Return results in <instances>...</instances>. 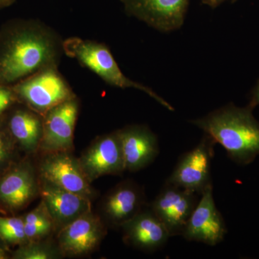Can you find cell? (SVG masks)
<instances>
[{"label": "cell", "instance_id": "obj_1", "mask_svg": "<svg viewBox=\"0 0 259 259\" xmlns=\"http://www.w3.org/2000/svg\"><path fill=\"white\" fill-rule=\"evenodd\" d=\"M64 40L36 19L15 18L0 27V86H13L40 70L58 66Z\"/></svg>", "mask_w": 259, "mask_h": 259}, {"label": "cell", "instance_id": "obj_2", "mask_svg": "<svg viewBox=\"0 0 259 259\" xmlns=\"http://www.w3.org/2000/svg\"><path fill=\"white\" fill-rule=\"evenodd\" d=\"M253 109L229 103L190 121L226 150L237 164L248 165L259 156V122Z\"/></svg>", "mask_w": 259, "mask_h": 259}, {"label": "cell", "instance_id": "obj_3", "mask_svg": "<svg viewBox=\"0 0 259 259\" xmlns=\"http://www.w3.org/2000/svg\"><path fill=\"white\" fill-rule=\"evenodd\" d=\"M64 55L77 61L81 66L93 71L107 84L144 92L161 106L169 111H175L171 104L152 89L125 76L106 44L79 37H69L64 40Z\"/></svg>", "mask_w": 259, "mask_h": 259}, {"label": "cell", "instance_id": "obj_4", "mask_svg": "<svg viewBox=\"0 0 259 259\" xmlns=\"http://www.w3.org/2000/svg\"><path fill=\"white\" fill-rule=\"evenodd\" d=\"M12 88L19 103L42 116L53 107L76 97L58 66L40 70Z\"/></svg>", "mask_w": 259, "mask_h": 259}, {"label": "cell", "instance_id": "obj_5", "mask_svg": "<svg viewBox=\"0 0 259 259\" xmlns=\"http://www.w3.org/2000/svg\"><path fill=\"white\" fill-rule=\"evenodd\" d=\"M216 143L204 134L198 144L182 154L166 183L199 194L212 187L211 165Z\"/></svg>", "mask_w": 259, "mask_h": 259}, {"label": "cell", "instance_id": "obj_6", "mask_svg": "<svg viewBox=\"0 0 259 259\" xmlns=\"http://www.w3.org/2000/svg\"><path fill=\"white\" fill-rule=\"evenodd\" d=\"M79 161L91 183L107 175H122L126 170L119 130L96 138Z\"/></svg>", "mask_w": 259, "mask_h": 259}, {"label": "cell", "instance_id": "obj_7", "mask_svg": "<svg viewBox=\"0 0 259 259\" xmlns=\"http://www.w3.org/2000/svg\"><path fill=\"white\" fill-rule=\"evenodd\" d=\"M126 14L161 32L180 30L185 23L190 0H120Z\"/></svg>", "mask_w": 259, "mask_h": 259}, {"label": "cell", "instance_id": "obj_8", "mask_svg": "<svg viewBox=\"0 0 259 259\" xmlns=\"http://www.w3.org/2000/svg\"><path fill=\"white\" fill-rule=\"evenodd\" d=\"M199 194L165 182L150 208L166 226L170 236H182Z\"/></svg>", "mask_w": 259, "mask_h": 259}, {"label": "cell", "instance_id": "obj_9", "mask_svg": "<svg viewBox=\"0 0 259 259\" xmlns=\"http://www.w3.org/2000/svg\"><path fill=\"white\" fill-rule=\"evenodd\" d=\"M78 97L53 107L44 116V131L38 149L47 153L71 151L79 112Z\"/></svg>", "mask_w": 259, "mask_h": 259}, {"label": "cell", "instance_id": "obj_10", "mask_svg": "<svg viewBox=\"0 0 259 259\" xmlns=\"http://www.w3.org/2000/svg\"><path fill=\"white\" fill-rule=\"evenodd\" d=\"M227 233L224 218L214 202L212 186L201 194L182 236L187 241L214 246L224 240Z\"/></svg>", "mask_w": 259, "mask_h": 259}, {"label": "cell", "instance_id": "obj_11", "mask_svg": "<svg viewBox=\"0 0 259 259\" xmlns=\"http://www.w3.org/2000/svg\"><path fill=\"white\" fill-rule=\"evenodd\" d=\"M38 172L39 176L90 200L96 194L79 159L71 154V151L46 153L39 165Z\"/></svg>", "mask_w": 259, "mask_h": 259}, {"label": "cell", "instance_id": "obj_12", "mask_svg": "<svg viewBox=\"0 0 259 259\" xmlns=\"http://www.w3.org/2000/svg\"><path fill=\"white\" fill-rule=\"evenodd\" d=\"M106 233L102 218L90 210L58 232V245L63 255H88L97 249Z\"/></svg>", "mask_w": 259, "mask_h": 259}, {"label": "cell", "instance_id": "obj_13", "mask_svg": "<svg viewBox=\"0 0 259 259\" xmlns=\"http://www.w3.org/2000/svg\"><path fill=\"white\" fill-rule=\"evenodd\" d=\"M39 194V176L31 163L8 166L0 175V204L15 212L26 207Z\"/></svg>", "mask_w": 259, "mask_h": 259}, {"label": "cell", "instance_id": "obj_14", "mask_svg": "<svg viewBox=\"0 0 259 259\" xmlns=\"http://www.w3.org/2000/svg\"><path fill=\"white\" fill-rule=\"evenodd\" d=\"M39 195L59 232L92 210V200L39 176Z\"/></svg>", "mask_w": 259, "mask_h": 259}, {"label": "cell", "instance_id": "obj_15", "mask_svg": "<svg viewBox=\"0 0 259 259\" xmlns=\"http://www.w3.org/2000/svg\"><path fill=\"white\" fill-rule=\"evenodd\" d=\"M146 206L142 187L133 181H124L110 190L102 201V218L108 226L121 228Z\"/></svg>", "mask_w": 259, "mask_h": 259}, {"label": "cell", "instance_id": "obj_16", "mask_svg": "<svg viewBox=\"0 0 259 259\" xmlns=\"http://www.w3.org/2000/svg\"><path fill=\"white\" fill-rule=\"evenodd\" d=\"M121 228L126 244L148 253L161 249L171 237L166 226L148 205Z\"/></svg>", "mask_w": 259, "mask_h": 259}, {"label": "cell", "instance_id": "obj_17", "mask_svg": "<svg viewBox=\"0 0 259 259\" xmlns=\"http://www.w3.org/2000/svg\"><path fill=\"white\" fill-rule=\"evenodd\" d=\"M126 171H139L159 154L157 136L147 125H130L119 130Z\"/></svg>", "mask_w": 259, "mask_h": 259}, {"label": "cell", "instance_id": "obj_18", "mask_svg": "<svg viewBox=\"0 0 259 259\" xmlns=\"http://www.w3.org/2000/svg\"><path fill=\"white\" fill-rule=\"evenodd\" d=\"M3 119L10 136L24 151L30 153L38 149L44 131L42 115L18 102Z\"/></svg>", "mask_w": 259, "mask_h": 259}, {"label": "cell", "instance_id": "obj_19", "mask_svg": "<svg viewBox=\"0 0 259 259\" xmlns=\"http://www.w3.org/2000/svg\"><path fill=\"white\" fill-rule=\"evenodd\" d=\"M63 256L59 245L45 241H30L15 250L13 258L17 259H54Z\"/></svg>", "mask_w": 259, "mask_h": 259}, {"label": "cell", "instance_id": "obj_20", "mask_svg": "<svg viewBox=\"0 0 259 259\" xmlns=\"http://www.w3.org/2000/svg\"><path fill=\"white\" fill-rule=\"evenodd\" d=\"M0 238L7 245H22L28 243L23 218L0 216Z\"/></svg>", "mask_w": 259, "mask_h": 259}, {"label": "cell", "instance_id": "obj_21", "mask_svg": "<svg viewBox=\"0 0 259 259\" xmlns=\"http://www.w3.org/2000/svg\"><path fill=\"white\" fill-rule=\"evenodd\" d=\"M15 143L5 125L3 117H0V174L8 168L11 161Z\"/></svg>", "mask_w": 259, "mask_h": 259}, {"label": "cell", "instance_id": "obj_22", "mask_svg": "<svg viewBox=\"0 0 259 259\" xmlns=\"http://www.w3.org/2000/svg\"><path fill=\"white\" fill-rule=\"evenodd\" d=\"M18 102L12 86H0V117Z\"/></svg>", "mask_w": 259, "mask_h": 259}, {"label": "cell", "instance_id": "obj_23", "mask_svg": "<svg viewBox=\"0 0 259 259\" xmlns=\"http://www.w3.org/2000/svg\"><path fill=\"white\" fill-rule=\"evenodd\" d=\"M248 105L253 110L259 105V79L250 93V101Z\"/></svg>", "mask_w": 259, "mask_h": 259}, {"label": "cell", "instance_id": "obj_24", "mask_svg": "<svg viewBox=\"0 0 259 259\" xmlns=\"http://www.w3.org/2000/svg\"><path fill=\"white\" fill-rule=\"evenodd\" d=\"M228 1L235 2L236 0H201V3L204 5H207V6L209 7L212 9H215L220 5Z\"/></svg>", "mask_w": 259, "mask_h": 259}, {"label": "cell", "instance_id": "obj_25", "mask_svg": "<svg viewBox=\"0 0 259 259\" xmlns=\"http://www.w3.org/2000/svg\"><path fill=\"white\" fill-rule=\"evenodd\" d=\"M16 0H0V9L8 8L14 4Z\"/></svg>", "mask_w": 259, "mask_h": 259}, {"label": "cell", "instance_id": "obj_26", "mask_svg": "<svg viewBox=\"0 0 259 259\" xmlns=\"http://www.w3.org/2000/svg\"><path fill=\"white\" fill-rule=\"evenodd\" d=\"M5 249L0 248V259L6 258V253H5Z\"/></svg>", "mask_w": 259, "mask_h": 259}, {"label": "cell", "instance_id": "obj_27", "mask_svg": "<svg viewBox=\"0 0 259 259\" xmlns=\"http://www.w3.org/2000/svg\"><path fill=\"white\" fill-rule=\"evenodd\" d=\"M0 248H4V249L6 250L7 245L5 244L4 242H3V240L0 238Z\"/></svg>", "mask_w": 259, "mask_h": 259}]
</instances>
